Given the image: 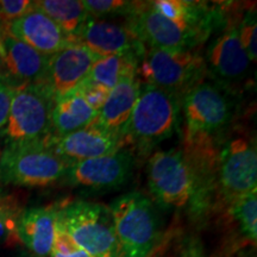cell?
Returning <instances> with one entry per match:
<instances>
[{
    "label": "cell",
    "instance_id": "6",
    "mask_svg": "<svg viewBox=\"0 0 257 257\" xmlns=\"http://www.w3.org/2000/svg\"><path fill=\"white\" fill-rule=\"evenodd\" d=\"M69 166L47 146L46 140L6 144L0 155V181L23 187H46L63 179Z\"/></svg>",
    "mask_w": 257,
    "mask_h": 257
},
{
    "label": "cell",
    "instance_id": "3",
    "mask_svg": "<svg viewBox=\"0 0 257 257\" xmlns=\"http://www.w3.org/2000/svg\"><path fill=\"white\" fill-rule=\"evenodd\" d=\"M57 220L91 257H125L105 205L85 200L57 206Z\"/></svg>",
    "mask_w": 257,
    "mask_h": 257
},
{
    "label": "cell",
    "instance_id": "22",
    "mask_svg": "<svg viewBox=\"0 0 257 257\" xmlns=\"http://www.w3.org/2000/svg\"><path fill=\"white\" fill-rule=\"evenodd\" d=\"M140 61L133 56H106L96 60L87 79L112 89L120 80L137 75Z\"/></svg>",
    "mask_w": 257,
    "mask_h": 257
},
{
    "label": "cell",
    "instance_id": "17",
    "mask_svg": "<svg viewBox=\"0 0 257 257\" xmlns=\"http://www.w3.org/2000/svg\"><path fill=\"white\" fill-rule=\"evenodd\" d=\"M5 31L38 53L51 56L70 43L53 19L35 8L23 17L5 24Z\"/></svg>",
    "mask_w": 257,
    "mask_h": 257
},
{
    "label": "cell",
    "instance_id": "26",
    "mask_svg": "<svg viewBox=\"0 0 257 257\" xmlns=\"http://www.w3.org/2000/svg\"><path fill=\"white\" fill-rule=\"evenodd\" d=\"M48 257H91L81 246L74 242L63 226L56 219L55 239Z\"/></svg>",
    "mask_w": 257,
    "mask_h": 257
},
{
    "label": "cell",
    "instance_id": "9",
    "mask_svg": "<svg viewBox=\"0 0 257 257\" xmlns=\"http://www.w3.org/2000/svg\"><path fill=\"white\" fill-rule=\"evenodd\" d=\"M218 185L226 205L257 189L255 140L234 135L224 143L218 156Z\"/></svg>",
    "mask_w": 257,
    "mask_h": 257
},
{
    "label": "cell",
    "instance_id": "27",
    "mask_svg": "<svg viewBox=\"0 0 257 257\" xmlns=\"http://www.w3.org/2000/svg\"><path fill=\"white\" fill-rule=\"evenodd\" d=\"M78 91L83 99L88 102L89 105L94 108L95 111L100 110L104 105V102L107 99L108 93L111 89L104 87L102 85H99L92 80L86 78L80 85L76 87Z\"/></svg>",
    "mask_w": 257,
    "mask_h": 257
},
{
    "label": "cell",
    "instance_id": "28",
    "mask_svg": "<svg viewBox=\"0 0 257 257\" xmlns=\"http://www.w3.org/2000/svg\"><path fill=\"white\" fill-rule=\"evenodd\" d=\"M35 9V2L30 0H0V19L8 24L23 17Z\"/></svg>",
    "mask_w": 257,
    "mask_h": 257
},
{
    "label": "cell",
    "instance_id": "16",
    "mask_svg": "<svg viewBox=\"0 0 257 257\" xmlns=\"http://www.w3.org/2000/svg\"><path fill=\"white\" fill-rule=\"evenodd\" d=\"M100 57L76 42L49 57L46 82L53 91L55 99L74 91L87 78L92 66Z\"/></svg>",
    "mask_w": 257,
    "mask_h": 257
},
{
    "label": "cell",
    "instance_id": "11",
    "mask_svg": "<svg viewBox=\"0 0 257 257\" xmlns=\"http://www.w3.org/2000/svg\"><path fill=\"white\" fill-rule=\"evenodd\" d=\"M135 159L130 150L81 161L69 166L63 179L74 187L95 191L120 187L133 175Z\"/></svg>",
    "mask_w": 257,
    "mask_h": 257
},
{
    "label": "cell",
    "instance_id": "23",
    "mask_svg": "<svg viewBox=\"0 0 257 257\" xmlns=\"http://www.w3.org/2000/svg\"><path fill=\"white\" fill-rule=\"evenodd\" d=\"M229 213L238 225L240 233L249 242L256 244L257 239V189L249 192L231 202Z\"/></svg>",
    "mask_w": 257,
    "mask_h": 257
},
{
    "label": "cell",
    "instance_id": "13",
    "mask_svg": "<svg viewBox=\"0 0 257 257\" xmlns=\"http://www.w3.org/2000/svg\"><path fill=\"white\" fill-rule=\"evenodd\" d=\"M72 42L81 44L99 57L133 56L142 60L148 48L126 25L88 17Z\"/></svg>",
    "mask_w": 257,
    "mask_h": 257
},
{
    "label": "cell",
    "instance_id": "15",
    "mask_svg": "<svg viewBox=\"0 0 257 257\" xmlns=\"http://www.w3.org/2000/svg\"><path fill=\"white\" fill-rule=\"evenodd\" d=\"M49 57L38 53L8 32L0 34V69L12 85L46 82Z\"/></svg>",
    "mask_w": 257,
    "mask_h": 257
},
{
    "label": "cell",
    "instance_id": "19",
    "mask_svg": "<svg viewBox=\"0 0 257 257\" xmlns=\"http://www.w3.org/2000/svg\"><path fill=\"white\" fill-rule=\"evenodd\" d=\"M141 82L137 75L120 80L108 93L93 123L108 133L124 138L126 125L140 94Z\"/></svg>",
    "mask_w": 257,
    "mask_h": 257
},
{
    "label": "cell",
    "instance_id": "24",
    "mask_svg": "<svg viewBox=\"0 0 257 257\" xmlns=\"http://www.w3.org/2000/svg\"><path fill=\"white\" fill-rule=\"evenodd\" d=\"M89 17L102 19L106 17L125 16L130 17L136 11L140 3L123 0H82Z\"/></svg>",
    "mask_w": 257,
    "mask_h": 257
},
{
    "label": "cell",
    "instance_id": "14",
    "mask_svg": "<svg viewBox=\"0 0 257 257\" xmlns=\"http://www.w3.org/2000/svg\"><path fill=\"white\" fill-rule=\"evenodd\" d=\"M46 144L61 159L73 165L118 152L124 148L125 141L95 123H91L81 130L64 136L50 135L46 138Z\"/></svg>",
    "mask_w": 257,
    "mask_h": 257
},
{
    "label": "cell",
    "instance_id": "29",
    "mask_svg": "<svg viewBox=\"0 0 257 257\" xmlns=\"http://www.w3.org/2000/svg\"><path fill=\"white\" fill-rule=\"evenodd\" d=\"M19 213L14 206L0 202V244L16 236Z\"/></svg>",
    "mask_w": 257,
    "mask_h": 257
},
{
    "label": "cell",
    "instance_id": "1",
    "mask_svg": "<svg viewBox=\"0 0 257 257\" xmlns=\"http://www.w3.org/2000/svg\"><path fill=\"white\" fill-rule=\"evenodd\" d=\"M181 119V98L150 85H141L136 105L124 133L125 143L141 154L168 140Z\"/></svg>",
    "mask_w": 257,
    "mask_h": 257
},
{
    "label": "cell",
    "instance_id": "20",
    "mask_svg": "<svg viewBox=\"0 0 257 257\" xmlns=\"http://www.w3.org/2000/svg\"><path fill=\"white\" fill-rule=\"evenodd\" d=\"M98 115L95 111L88 104L81 94L74 89L60 98L55 99V105L53 110L54 136H64L72 134L74 131L81 130L93 123Z\"/></svg>",
    "mask_w": 257,
    "mask_h": 257
},
{
    "label": "cell",
    "instance_id": "18",
    "mask_svg": "<svg viewBox=\"0 0 257 257\" xmlns=\"http://www.w3.org/2000/svg\"><path fill=\"white\" fill-rule=\"evenodd\" d=\"M57 206L31 207L19 213L16 236L36 257H48L55 239Z\"/></svg>",
    "mask_w": 257,
    "mask_h": 257
},
{
    "label": "cell",
    "instance_id": "8",
    "mask_svg": "<svg viewBox=\"0 0 257 257\" xmlns=\"http://www.w3.org/2000/svg\"><path fill=\"white\" fill-rule=\"evenodd\" d=\"M148 185L163 208H184L194 197V176L184 150H159L148 162Z\"/></svg>",
    "mask_w": 257,
    "mask_h": 257
},
{
    "label": "cell",
    "instance_id": "32",
    "mask_svg": "<svg viewBox=\"0 0 257 257\" xmlns=\"http://www.w3.org/2000/svg\"><path fill=\"white\" fill-rule=\"evenodd\" d=\"M147 257H160V249H159V246H157V248L154 250V251L150 253V255H148Z\"/></svg>",
    "mask_w": 257,
    "mask_h": 257
},
{
    "label": "cell",
    "instance_id": "12",
    "mask_svg": "<svg viewBox=\"0 0 257 257\" xmlns=\"http://www.w3.org/2000/svg\"><path fill=\"white\" fill-rule=\"evenodd\" d=\"M220 29L204 55L206 70L221 82H239L248 75L251 62L240 43L236 18L227 14Z\"/></svg>",
    "mask_w": 257,
    "mask_h": 257
},
{
    "label": "cell",
    "instance_id": "7",
    "mask_svg": "<svg viewBox=\"0 0 257 257\" xmlns=\"http://www.w3.org/2000/svg\"><path fill=\"white\" fill-rule=\"evenodd\" d=\"M186 143L212 140L229 125L233 115L232 101L224 89L212 82L201 81L181 99Z\"/></svg>",
    "mask_w": 257,
    "mask_h": 257
},
{
    "label": "cell",
    "instance_id": "30",
    "mask_svg": "<svg viewBox=\"0 0 257 257\" xmlns=\"http://www.w3.org/2000/svg\"><path fill=\"white\" fill-rule=\"evenodd\" d=\"M15 89V85H12L8 79L0 75V131L3 130L8 121Z\"/></svg>",
    "mask_w": 257,
    "mask_h": 257
},
{
    "label": "cell",
    "instance_id": "21",
    "mask_svg": "<svg viewBox=\"0 0 257 257\" xmlns=\"http://www.w3.org/2000/svg\"><path fill=\"white\" fill-rule=\"evenodd\" d=\"M35 8L53 19L70 42L89 17L83 2L80 0H40L35 2Z\"/></svg>",
    "mask_w": 257,
    "mask_h": 257
},
{
    "label": "cell",
    "instance_id": "31",
    "mask_svg": "<svg viewBox=\"0 0 257 257\" xmlns=\"http://www.w3.org/2000/svg\"><path fill=\"white\" fill-rule=\"evenodd\" d=\"M179 257H205L201 242L197 237H189L182 244Z\"/></svg>",
    "mask_w": 257,
    "mask_h": 257
},
{
    "label": "cell",
    "instance_id": "5",
    "mask_svg": "<svg viewBox=\"0 0 257 257\" xmlns=\"http://www.w3.org/2000/svg\"><path fill=\"white\" fill-rule=\"evenodd\" d=\"M206 73L204 55L195 49H147L137 67L141 85H150L182 99L202 81Z\"/></svg>",
    "mask_w": 257,
    "mask_h": 257
},
{
    "label": "cell",
    "instance_id": "2",
    "mask_svg": "<svg viewBox=\"0 0 257 257\" xmlns=\"http://www.w3.org/2000/svg\"><path fill=\"white\" fill-rule=\"evenodd\" d=\"M108 210L125 257H147L161 242V223L153 201L131 192L114 199Z\"/></svg>",
    "mask_w": 257,
    "mask_h": 257
},
{
    "label": "cell",
    "instance_id": "25",
    "mask_svg": "<svg viewBox=\"0 0 257 257\" xmlns=\"http://www.w3.org/2000/svg\"><path fill=\"white\" fill-rule=\"evenodd\" d=\"M257 21L256 9L251 6L245 14L243 15L242 21L238 24V35L240 43L248 55L250 62H256L257 60Z\"/></svg>",
    "mask_w": 257,
    "mask_h": 257
},
{
    "label": "cell",
    "instance_id": "4",
    "mask_svg": "<svg viewBox=\"0 0 257 257\" xmlns=\"http://www.w3.org/2000/svg\"><path fill=\"white\" fill-rule=\"evenodd\" d=\"M55 95L47 82L17 86L2 135L6 144L44 141L53 134Z\"/></svg>",
    "mask_w": 257,
    "mask_h": 257
},
{
    "label": "cell",
    "instance_id": "33",
    "mask_svg": "<svg viewBox=\"0 0 257 257\" xmlns=\"http://www.w3.org/2000/svg\"><path fill=\"white\" fill-rule=\"evenodd\" d=\"M4 27H5L4 23H3V22H2V19H0V34H2L3 31H4Z\"/></svg>",
    "mask_w": 257,
    "mask_h": 257
},
{
    "label": "cell",
    "instance_id": "10",
    "mask_svg": "<svg viewBox=\"0 0 257 257\" xmlns=\"http://www.w3.org/2000/svg\"><path fill=\"white\" fill-rule=\"evenodd\" d=\"M136 37L152 49L188 50L195 49L206 41L200 34L169 21L156 11L149 3H140L136 11L127 17L125 24Z\"/></svg>",
    "mask_w": 257,
    "mask_h": 257
}]
</instances>
